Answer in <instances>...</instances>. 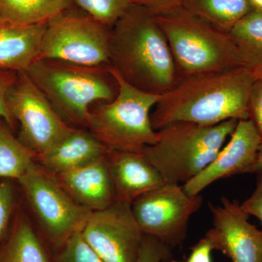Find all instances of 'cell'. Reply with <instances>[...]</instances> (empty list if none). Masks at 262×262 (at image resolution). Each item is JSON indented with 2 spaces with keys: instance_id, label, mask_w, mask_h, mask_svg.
I'll return each mask as SVG.
<instances>
[{
  "instance_id": "obj_26",
  "label": "cell",
  "mask_w": 262,
  "mask_h": 262,
  "mask_svg": "<svg viewBox=\"0 0 262 262\" xmlns=\"http://www.w3.org/2000/svg\"><path fill=\"white\" fill-rule=\"evenodd\" d=\"M170 247L152 236L144 235L137 262H163L170 256Z\"/></svg>"
},
{
  "instance_id": "obj_11",
  "label": "cell",
  "mask_w": 262,
  "mask_h": 262,
  "mask_svg": "<svg viewBox=\"0 0 262 262\" xmlns=\"http://www.w3.org/2000/svg\"><path fill=\"white\" fill-rule=\"evenodd\" d=\"M81 233L104 262H137L145 235L136 222L131 203L121 201L92 211Z\"/></svg>"
},
{
  "instance_id": "obj_29",
  "label": "cell",
  "mask_w": 262,
  "mask_h": 262,
  "mask_svg": "<svg viewBox=\"0 0 262 262\" xmlns=\"http://www.w3.org/2000/svg\"><path fill=\"white\" fill-rule=\"evenodd\" d=\"M241 206L248 215L257 218L262 225V171L259 172L256 189L253 194Z\"/></svg>"
},
{
  "instance_id": "obj_1",
  "label": "cell",
  "mask_w": 262,
  "mask_h": 262,
  "mask_svg": "<svg viewBox=\"0 0 262 262\" xmlns=\"http://www.w3.org/2000/svg\"><path fill=\"white\" fill-rule=\"evenodd\" d=\"M256 80L246 67L182 79L155 105L153 128L177 122L212 125L232 119L248 120L250 94Z\"/></svg>"
},
{
  "instance_id": "obj_18",
  "label": "cell",
  "mask_w": 262,
  "mask_h": 262,
  "mask_svg": "<svg viewBox=\"0 0 262 262\" xmlns=\"http://www.w3.org/2000/svg\"><path fill=\"white\" fill-rule=\"evenodd\" d=\"M0 262H53L20 204L0 244Z\"/></svg>"
},
{
  "instance_id": "obj_4",
  "label": "cell",
  "mask_w": 262,
  "mask_h": 262,
  "mask_svg": "<svg viewBox=\"0 0 262 262\" xmlns=\"http://www.w3.org/2000/svg\"><path fill=\"white\" fill-rule=\"evenodd\" d=\"M155 15L168 41L179 81L190 76L245 67L229 32L182 6Z\"/></svg>"
},
{
  "instance_id": "obj_24",
  "label": "cell",
  "mask_w": 262,
  "mask_h": 262,
  "mask_svg": "<svg viewBox=\"0 0 262 262\" xmlns=\"http://www.w3.org/2000/svg\"><path fill=\"white\" fill-rule=\"evenodd\" d=\"M52 258L53 262H104L84 241L81 231L57 248Z\"/></svg>"
},
{
  "instance_id": "obj_27",
  "label": "cell",
  "mask_w": 262,
  "mask_h": 262,
  "mask_svg": "<svg viewBox=\"0 0 262 262\" xmlns=\"http://www.w3.org/2000/svg\"><path fill=\"white\" fill-rule=\"evenodd\" d=\"M248 115L262 139V78L253 83L248 101Z\"/></svg>"
},
{
  "instance_id": "obj_7",
  "label": "cell",
  "mask_w": 262,
  "mask_h": 262,
  "mask_svg": "<svg viewBox=\"0 0 262 262\" xmlns=\"http://www.w3.org/2000/svg\"><path fill=\"white\" fill-rule=\"evenodd\" d=\"M17 182L24 200L56 249L82 230L92 213L78 204L56 177L35 161Z\"/></svg>"
},
{
  "instance_id": "obj_14",
  "label": "cell",
  "mask_w": 262,
  "mask_h": 262,
  "mask_svg": "<svg viewBox=\"0 0 262 262\" xmlns=\"http://www.w3.org/2000/svg\"><path fill=\"white\" fill-rule=\"evenodd\" d=\"M107 162L116 201L132 203L166 183L143 152L110 150Z\"/></svg>"
},
{
  "instance_id": "obj_34",
  "label": "cell",
  "mask_w": 262,
  "mask_h": 262,
  "mask_svg": "<svg viewBox=\"0 0 262 262\" xmlns=\"http://www.w3.org/2000/svg\"><path fill=\"white\" fill-rule=\"evenodd\" d=\"M170 262H187V261H176V260H173V261H171Z\"/></svg>"
},
{
  "instance_id": "obj_6",
  "label": "cell",
  "mask_w": 262,
  "mask_h": 262,
  "mask_svg": "<svg viewBox=\"0 0 262 262\" xmlns=\"http://www.w3.org/2000/svg\"><path fill=\"white\" fill-rule=\"evenodd\" d=\"M110 70L118 83V93L113 101L93 104L85 129L108 149L142 152L158 141L150 112L162 95L136 89Z\"/></svg>"
},
{
  "instance_id": "obj_32",
  "label": "cell",
  "mask_w": 262,
  "mask_h": 262,
  "mask_svg": "<svg viewBox=\"0 0 262 262\" xmlns=\"http://www.w3.org/2000/svg\"><path fill=\"white\" fill-rule=\"evenodd\" d=\"M256 170V172L262 171V141L258 148Z\"/></svg>"
},
{
  "instance_id": "obj_19",
  "label": "cell",
  "mask_w": 262,
  "mask_h": 262,
  "mask_svg": "<svg viewBox=\"0 0 262 262\" xmlns=\"http://www.w3.org/2000/svg\"><path fill=\"white\" fill-rule=\"evenodd\" d=\"M75 7L73 0H0V19L23 25L46 24Z\"/></svg>"
},
{
  "instance_id": "obj_3",
  "label": "cell",
  "mask_w": 262,
  "mask_h": 262,
  "mask_svg": "<svg viewBox=\"0 0 262 262\" xmlns=\"http://www.w3.org/2000/svg\"><path fill=\"white\" fill-rule=\"evenodd\" d=\"M24 72L71 127L85 128L93 104L113 101L118 93L110 66L87 67L61 60L37 59Z\"/></svg>"
},
{
  "instance_id": "obj_16",
  "label": "cell",
  "mask_w": 262,
  "mask_h": 262,
  "mask_svg": "<svg viewBox=\"0 0 262 262\" xmlns=\"http://www.w3.org/2000/svg\"><path fill=\"white\" fill-rule=\"evenodd\" d=\"M110 151L87 129L72 127L62 140L35 160L49 173L58 175L94 163Z\"/></svg>"
},
{
  "instance_id": "obj_8",
  "label": "cell",
  "mask_w": 262,
  "mask_h": 262,
  "mask_svg": "<svg viewBox=\"0 0 262 262\" xmlns=\"http://www.w3.org/2000/svg\"><path fill=\"white\" fill-rule=\"evenodd\" d=\"M111 29L77 7L66 10L48 22L37 59L110 66Z\"/></svg>"
},
{
  "instance_id": "obj_23",
  "label": "cell",
  "mask_w": 262,
  "mask_h": 262,
  "mask_svg": "<svg viewBox=\"0 0 262 262\" xmlns=\"http://www.w3.org/2000/svg\"><path fill=\"white\" fill-rule=\"evenodd\" d=\"M79 9L95 20L113 28L132 5L130 0H73Z\"/></svg>"
},
{
  "instance_id": "obj_2",
  "label": "cell",
  "mask_w": 262,
  "mask_h": 262,
  "mask_svg": "<svg viewBox=\"0 0 262 262\" xmlns=\"http://www.w3.org/2000/svg\"><path fill=\"white\" fill-rule=\"evenodd\" d=\"M110 66L125 82L163 95L179 82L173 56L152 12L132 4L111 29Z\"/></svg>"
},
{
  "instance_id": "obj_5",
  "label": "cell",
  "mask_w": 262,
  "mask_h": 262,
  "mask_svg": "<svg viewBox=\"0 0 262 262\" xmlns=\"http://www.w3.org/2000/svg\"><path fill=\"white\" fill-rule=\"evenodd\" d=\"M238 121L212 125L173 122L157 130L158 141L142 152L165 182L184 184L213 161Z\"/></svg>"
},
{
  "instance_id": "obj_20",
  "label": "cell",
  "mask_w": 262,
  "mask_h": 262,
  "mask_svg": "<svg viewBox=\"0 0 262 262\" xmlns=\"http://www.w3.org/2000/svg\"><path fill=\"white\" fill-rule=\"evenodd\" d=\"M182 7L227 32L254 10L251 0H184Z\"/></svg>"
},
{
  "instance_id": "obj_30",
  "label": "cell",
  "mask_w": 262,
  "mask_h": 262,
  "mask_svg": "<svg viewBox=\"0 0 262 262\" xmlns=\"http://www.w3.org/2000/svg\"><path fill=\"white\" fill-rule=\"evenodd\" d=\"M134 5H141L147 8L154 14L183 6L184 0H130Z\"/></svg>"
},
{
  "instance_id": "obj_13",
  "label": "cell",
  "mask_w": 262,
  "mask_h": 262,
  "mask_svg": "<svg viewBox=\"0 0 262 262\" xmlns=\"http://www.w3.org/2000/svg\"><path fill=\"white\" fill-rule=\"evenodd\" d=\"M261 141V136L251 120H239L229 136L228 143L206 168L183 184L184 189L190 195H198L220 179L256 172L258 151Z\"/></svg>"
},
{
  "instance_id": "obj_15",
  "label": "cell",
  "mask_w": 262,
  "mask_h": 262,
  "mask_svg": "<svg viewBox=\"0 0 262 262\" xmlns=\"http://www.w3.org/2000/svg\"><path fill=\"white\" fill-rule=\"evenodd\" d=\"M107 155L89 165L54 175L68 194L91 211L104 209L116 201Z\"/></svg>"
},
{
  "instance_id": "obj_25",
  "label": "cell",
  "mask_w": 262,
  "mask_h": 262,
  "mask_svg": "<svg viewBox=\"0 0 262 262\" xmlns=\"http://www.w3.org/2000/svg\"><path fill=\"white\" fill-rule=\"evenodd\" d=\"M16 180L0 179V244L6 237L20 204Z\"/></svg>"
},
{
  "instance_id": "obj_9",
  "label": "cell",
  "mask_w": 262,
  "mask_h": 262,
  "mask_svg": "<svg viewBox=\"0 0 262 262\" xmlns=\"http://www.w3.org/2000/svg\"><path fill=\"white\" fill-rule=\"evenodd\" d=\"M8 111L18 122V140L35 155L47 152L72 130L25 72H18L5 97Z\"/></svg>"
},
{
  "instance_id": "obj_17",
  "label": "cell",
  "mask_w": 262,
  "mask_h": 262,
  "mask_svg": "<svg viewBox=\"0 0 262 262\" xmlns=\"http://www.w3.org/2000/svg\"><path fill=\"white\" fill-rule=\"evenodd\" d=\"M47 24L23 25L0 19V70L25 72L39 57Z\"/></svg>"
},
{
  "instance_id": "obj_33",
  "label": "cell",
  "mask_w": 262,
  "mask_h": 262,
  "mask_svg": "<svg viewBox=\"0 0 262 262\" xmlns=\"http://www.w3.org/2000/svg\"><path fill=\"white\" fill-rule=\"evenodd\" d=\"M254 10H262V0H251Z\"/></svg>"
},
{
  "instance_id": "obj_22",
  "label": "cell",
  "mask_w": 262,
  "mask_h": 262,
  "mask_svg": "<svg viewBox=\"0 0 262 262\" xmlns=\"http://www.w3.org/2000/svg\"><path fill=\"white\" fill-rule=\"evenodd\" d=\"M12 131L0 117V179L17 181L35 161L36 156Z\"/></svg>"
},
{
  "instance_id": "obj_10",
  "label": "cell",
  "mask_w": 262,
  "mask_h": 262,
  "mask_svg": "<svg viewBox=\"0 0 262 262\" xmlns=\"http://www.w3.org/2000/svg\"><path fill=\"white\" fill-rule=\"evenodd\" d=\"M202 203L200 194L190 195L183 185L166 182L139 196L131 208L144 234L172 248L185 239L189 220Z\"/></svg>"
},
{
  "instance_id": "obj_28",
  "label": "cell",
  "mask_w": 262,
  "mask_h": 262,
  "mask_svg": "<svg viewBox=\"0 0 262 262\" xmlns=\"http://www.w3.org/2000/svg\"><path fill=\"white\" fill-rule=\"evenodd\" d=\"M18 72L13 71L0 70V117L6 122L12 130L16 126V122L8 111L5 97L10 86L15 80Z\"/></svg>"
},
{
  "instance_id": "obj_31",
  "label": "cell",
  "mask_w": 262,
  "mask_h": 262,
  "mask_svg": "<svg viewBox=\"0 0 262 262\" xmlns=\"http://www.w3.org/2000/svg\"><path fill=\"white\" fill-rule=\"evenodd\" d=\"M213 251L211 243L206 237L202 238L194 245L187 262H212L211 252Z\"/></svg>"
},
{
  "instance_id": "obj_21",
  "label": "cell",
  "mask_w": 262,
  "mask_h": 262,
  "mask_svg": "<svg viewBox=\"0 0 262 262\" xmlns=\"http://www.w3.org/2000/svg\"><path fill=\"white\" fill-rule=\"evenodd\" d=\"M245 67L262 78V10H253L229 31Z\"/></svg>"
},
{
  "instance_id": "obj_12",
  "label": "cell",
  "mask_w": 262,
  "mask_h": 262,
  "mask_svg": "<svg viewBox=\"0 0 262 262\" xmlns=\"http://www.w3.org/2000/svg\"><path fill=\"white\" fill-rule=\"evenodd\" d=\"M208 206L213 223L205 237L213 250L231 262H262V230L250 223L241 205L223 196L220 205L209 203Z\"/></svg>"
}]
</instances>
